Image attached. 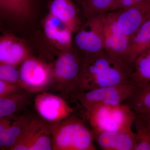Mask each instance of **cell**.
<instances>
[{"label":"cell","mask_w":150,"mask_h":150,"mask_svg":"<svg viewBox=\"0 0 150 150\" xmlns=\"http://www.w3.org/2000/svg\"><path fill=\"white\" fill-rule=\"evenodd\" d=\"M11 117L7 118H0V133L10 126L13 121L11 120Z\"/></svg>","instance_id":"cell-27"},{"label":"cell","mask_w":150,"mask_h":150,"mask_svg":"<svg viewBox=\"0 0 150 150\" xmlns=\"http://www.w3.org/2000/svg\"><path fill=\"white\" fill-rule=\"evenodd\" d=\"M132 72L131 67L113 59L104 51L84 55L73 96L92 90L133 82Z\"/></svg>","instance_id":"cell-1"},{"label":"cell","mask_w":150,"mask_h":150,"mask_svg":"<svg viewBox=\"0 0 150 150\" xmlns=\"http://www.w3.org/2000/svg\"><path fill=\"white\" fill-rule=\"evenodd\" d=\"M20 65L18 83L20 88L29 93H38L52 86V65L30 56Z\"/></svg>","instance_id":"cell-4"},{"label":"cell","mask_w":150,"mask_h":150,"mask_svg":"<svg viewBox=\"0 0 150 150\" xmlns=\"http://www.w3.org/2000/svg\"><path fill=\"white\" fill-rule=\"evenodd\" d=\"M124 103L135 113L150 110V82L137 85L132 95Z\"/></svg>","instance_id":"cell-20"},{"label":"cell","mask_w":150,"mask_h":150,"mask_svg":"<svg viewBox=\"0 0 150 150\" xmlns=\"http://www.w3.org/2000/svg\"><path fill=\"white\" fill-rule=\"evenodd\" d=\"M50 124L40 117H31L21 138L10 150H52Z\"/></svg>","instance_id":"cell-7"},{"label":"cell","mask_w":150,"mask_h":150,"mask_svg":"<svg viewBox=\"0 0 150 150\" xmlns=\"http://www.w3.org/2000/svg\"><path fill=\"white\" fill-rule=\"evenodd\" d=\"M84 110L91 129L107 132L133 131L136 115L126 103L116 105H99Z\"/></svg>","instance_id":"cell-3"},{"label":"cell","mask_w":150,"mask_h":150,"mask_svg":"<svg viewBox=\"0 0 150 150\" xmlns=\"http://www.w3.org/2000/svg\"><path fill=\"white\" fill-rule=\"evenodd\" d=\"M30 7L31 0H0V10L13 16L25 17Z\"/></svg>","instance_id":"cell-21"},{"label":"cell","mask_w":150,"mask_h":150,"mask_svg":"<svg viewBox=\"0 0 150 150\" xmlns=\"http://www.w3.org/2000/svg\"><path fill=\"white\" fill-rule=\"evenodd\" d=\"M53 150H95L91 129L74 113L50 123Z\"/></svg>","instance_id":"cell-2"},{"label":"cell","mask_w":150,"mask_h":150,"mask_svg":"<svg viewBox=\"0 0 150 150\" xmlns=\"http://www.w3.org/2000/svg\"><path fill=\"white\" fill-rule=\"evenodd\" d=\"M135 114L142 118L150 126V110L144 111Z\"/></svg>","instance_id":"cell-28"},{"label":"cell","mask_w":150,"mask_h":150,"mask_svg":"<svg viewBox=\"0 0 150 150\" xmlns=\"http://www.w3.org/2000/svg\"><path fill=\"white\" fill-rule=\"evenodd\" d=\"M79 1H81V0H79Z\"/></svg>","instance_id":"cell-29"},{"label":"cell","mask_w":150,"mask_h":150,"mask_svg":"<svg viewBox=\"0 0 150 150\" xmlns=\"http://www.w3.org/2000/svg\"><path fill=\"white\" fill-rule=\"evenodd\" d=\"M20 89L17 84L0 80V96L13 92Z\"/></svg>","instance_id":"cell-26"},{"label":"cell","mask_w":150,"mask_h":150,"mask_svg":"<svg viewBox=\"0 0 150 150\" xmlns=\"http://www.w3.org/2000/svg\"><path fill=\"white\" fill-rule=\"evenodd\" d=\"M82 59H80L72 49L60 52L52 65V86L56 90L65 96L73 94Z\"/></svg>","instance_id":"cell-6"},{"label":"cell","mask_w":150,"mask_h":150,"mask_svg":"<svg viewBox=\"0 0 150 150\" xmlns=\"http://www.w3.org/2000/svg\"><path fill=\"white\" fill-rule=\"evenodd\" d=\"M144 3L150 4V0H114L109 12L128 8Z\"/></svg>","instance_id":"cell-25"},{"label":"cell","mask_w":150,"mask_h":150,"mask_svg":"<svg viewBox=\"0 0 150 150\" xmlns=\"http://www.w3.org/2000/svg\"><path fill=\"white\" fill-rule=\"evenodd\" d=\"M49 14L59 20L72 33L79 29L77 11L71 0H53L50 4Z\"/></svg>","instance_id":"cell-15"},{"label":"cell","mask_w":150,"mask_h":150,"mask_svg":"<svg viewBox=\"0 0 150 150\" xmlns=\"http://www.w3.org/2000/svg\"><path fill=\"white\" fill-rule=\"evenodd\" d=\"M114 0H81L84 13L87 18L103 15L108 12Z\"/></svg>","instance_id":"cell-22"},{"label":"cell","mask_w":150,"mask_h":150,"mask_svg":"<svg viewBox=\"0 0 150 150\" xmlns=\"http://www.w3.org/2000/svg\"><path fill=\"white\" fill-rule=\"evenodd\" d=\"M34 106L39 117L49 123L62 121L74 112V108L64 98L46 91L38 94L34 100Z\"/></svg>","instance_id":"cell-10"},{"label":"cell","mask_w":150,"mask_h":150,"mask_svg":"<svg viewBox=\"0 0 150 150\" xmlns=\"http://www.w3.org/2000/svg\"><path fill=\"white\" fill-rule=\"evenodd\" d=\"M18 79L17 67L0 64V80L18 85Z\"/></svg>","instance_id":"cell-24"},{"label":"cell","mask_w":150,"mask_h":150,"mask_svg":"<svg viewBox=\"0 0 150 150\" xmlns=\"http://www.w3.org/2000/svg\"><path fill=\"white\" fill-rule=\"evenodd\" d=\"M134 124L137 137L134 150H150V126L137 115Z\"/></svg>","instance_id":"cell-23"},{"label":"cell","mask_w":150,"mask_h":150,"mask_svg":"<svg viewBox=\"0 0 150 150\" xmlns=\"http://www.w3.org/2000/svg\"><path fill=\"white\" fill-rule=\"evenodd\" d=\"M132 77L137 85L150 82V47L135 59L132 66Z\"/></svg>","instance_id":"cell-19"},{"label":"cell","mask_w":150,"mask_h":150,"mask_svg":"<svg viewBox=\"0 0 150 150\" xmlns=\"http://www.w3.org/2000/svg\"><path fill=\"white\" fill-rule=\"evenodd\" d=\"M105 14L123 34L130 37L150 19V4H139Z\"/></svg>","instance_id":"cell-9"},{"label":"cell","mask_w":150,"mask_h":150,"mask_svg":"<svg viewBox=\"0 0 150 150\" xmlns=\"http://www.w3.org/2000/svg\"><path fill=\"white\" fill-rule=\"evenodd\" d=\"M150 47V19L129 38V61L131 66L135 59Z\"/></svg>","instance_id":"cell-17"},{"label":"cell","mask_w":150,"mask_h":150,"mask_svg":"<svg viewBox=\"0 0 150 150\" xmlns=\"http://www.w3.org/2000/svg\"><path fill=\"white\" fill-rule=\"evenodd\" d=\"M43 28L47 39L60 51L72 49L73 33L58 19L48 14L43 21Z\"/></svg>","instance_id":"cell-14"},{"label":"cell","mask_w":150,"mask_h":150,"mask_svg":"<svg viewBox=\"0 0 150 150\" xmlns=\"http://www.w3.org/2000/svg\"><path fill=\"white\" fill-rule=\"evenodd\" d=\"M29 50L14 35H0V64L17 67L30 56Z\"/></svg>","instance_id":"cell-13"},{"label":"cell","mask_w":150,"mask_h":150,"mask_svg":"<svg viewBox=\"0 0 150 150\" xmlns=\"http://www.w3.org/2000/svg\"><path fill=\"white\" fill-rule=\"evenodd\" d=\"M94 142L103 150H134L136 133L130 131H101L91 129Z\"/></svg>","instance_id":"cell-12"},{"label":"cell","mask_w":150,"mask_h":150,"mask_svg":"<svg viewBox=\"0 0 150 150\" xmlns=\"http://www.w3.org/2000/svg\"><path fill=\"white\" fill-rule=\"evenodd\" d=\"M103 16L87 18L85 24L75 35V45L84 55L104 51Z\"/></svg>","instance_id":"cell-8"},{"label":"cell","mask_w":150,"mask_h":150,"mask_svg":"<svg viewBox=\"0 0 150 150\" xmlns=\"http://www.w3.org/2000/svg\"><path fill=\"white\" fill-rule=\"evenodd\" d=\"M31 117L21 116L15 119L11 124L0 133V150H10L20 139Z\"/></svg>","instance_id":"cell-18"},{"label":"cell","mask_w":150,"mask_h":150,"mask_svg":"<svg viewBox=\"0 0 150 150\" xmlns=\"http://www.w3.org/2000/svg\"><path fill=\"white\" fill-rule=\"evenodd\" d=\"M29 93L21 89L0 96V118L11 117L26 105Z\"/></svg>","instance_id":"cell-16"},{"label":"cell","mask_w":150,"mask_h":150,"mask_svg":"<svg viewBox=\"0 0 150 150\" xmlns=\"http://www.w3.org/2000/svg\"><path fill=\"white\" fill-rule=\"evenodd\" d=\"M137 87L133 82L84 92L73 97L84 110L99 105H116L126 102Z\"/></svg>","instance_id":"cell-5"},{"label":"cell","mask_w":150,"mask_h":150,"mask_svg":"<svg viewBox=\"0 0 150 150\" xmlns=\"http://www.w3.org/2000/svg\"><path fill=\"white\" fill-rule=\"evenodd\" d=\"M103 18L104 51L113 59L132 68L129 58L130 37L123 34L105 14Z\"/></svg>","instance_id":"cell-11"}]
</instances>
